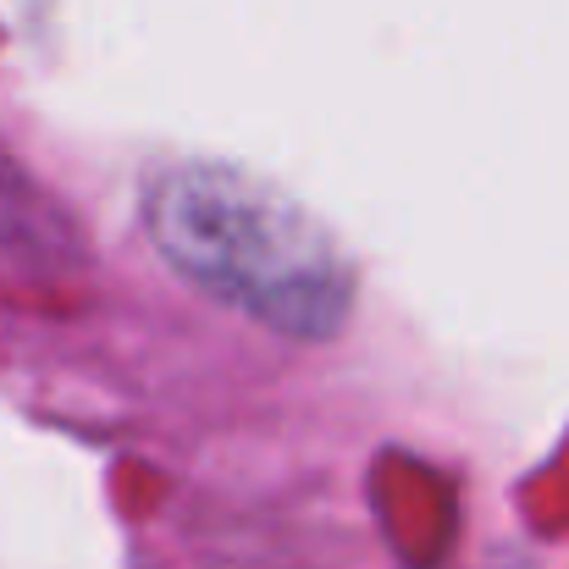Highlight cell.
Returning a JSON list of instances; mask_svg holds the SVG:
<instances>
[{
	"label": "cell",
	"instance_id": "1",
	"mask_svg": "<svg viewBox=\"0 0 569 569\" xmlns=\"http://www.w3.org/2000/svg\"><path fill=\"white\" fill-rule=\"evenodd\" d=\"M144 227L183 282L299 343H327L355 310V266L332 227L243 167L161 172Z\"/></svg>",
	"mask_w": 569,
	"mask_h": 569
}]
</instances>
